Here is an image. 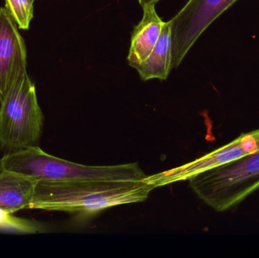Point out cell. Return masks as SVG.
<instances>
[{"label":"cell","instance_id":"5","mask_svg":"<svg viewBox=\"0 0 259 258\" xmlns=\"http://www.w3.org/2000/svg\"><path fill=\"white\" fill-rule=\"evenodd\" d=\"M237 0H189L170 20L172 69L178 68L205 30Z\"/></svg>","mask_w":259,"mask_h":258},{"label":"cell","instance_id":"6","mask_svg":"<svg viewBox=\"0 0 259 258\" xmlns=\"http://www.w3.org/2000/svg\"><path fill=\"white\" fill-rule=\"evenodd\" d=\"M259 151V129L243 133L232 142L202 157L169 171L146 176L143 181L154 188L188 180L192 176Z\"/></svg>","mask_w":259,"mask_h":258},{"label":"cell","instance_id":"1","mask_svg":"<svg viewBox=\"0 0 259 258\" xmlns=\"http://www.w3.org/2000/svg\"><path fill=\"white\" fill-rule=\"evenodd\" d=\"M154 189L143 180H39L30 209L88 218L109 208L143 202Z\"/></svg>","mask_w":259,"mask_h":258},{"label":"cell","instance_id":"2","mask_svg":"<svg viewBox=\"0 0 259 258\" xmlns=\"http://www.w3.org/2000/svg\"><path fill=\"white\" fill-rule=\"evenodd\" d=\"M0 170L18 173L36 181L74 180H143L146 176L138 163L112 166H89L47 154L39 146L6 153Z\"/></svg>","mask_w":259,"mask_h":258},{"label":"cell","instance_id":"7","mask_svg":"<svg viewBox=\"0 0 259 258\" xmlns=\"http://www.w3.org/2000/svg\"><path fill=\"white\" fill-rule=\"evenodd\" d=\"M16 23L0 8V101L27 67V50Z\"/></svg>","mask_w":259,"mask_h":258},{"label":"cell","instance_id":"3","mask_svg":"<svg viewBox=\"0 0 259 258\" xmlns=\"http://www.w3.org/2000/svg\"><path fill=\"white\" fill-rule=\"evenodd\" d=\"M198 197L218 212L238 206L259 189V151L189 179Z\"/></svg>","mask_w":259,"mask_h":258},{"label":"cell","instance_id":"12","mask_svg":"<svg viewBox=\"0 0 259 258\" xmlns=\"http://www.w3.org/2000/svg\"><path fill=\"white\" fill-rule=\"evenodd\" d=\"M0 228L13 229L24 233H35L37 231V226L26 220L20 219L12 216L0 209Z\"/></svg>","mask_w":259,"mask_h":258},{"label":"cell","instance_id":"8","mask_svg":"<svg viewBox=\"0 0 259 258\" xmlns=\"http://www.w3.org/2000/svg\"><path fill=\"white\" fill-rule=\"evenodd\" d=\"M143 16L133 30L127 60L130 66L137 68L152 53L161 34L164 21L155 10V4L142 6Z\"/></svg>","mask_w":259,"mask_h":258},{"label":"cell","instance_id":"11","mask_svg":"<svg viewBox=\"0 0 259 258\" xmlns=\"http://www.w3.org/2000/svg\"><path fill=\"white\" fill-rule=\"evenodd\" d=\"M6 9L20 29L29 28L33 15L31 0H6Z\"/></svg>","mask_w":259,"mask_h":258},{"label":"cell","instance_id":"9","mask_svg":"<svg viewBox=\"0 0 259 258\" xmlns=\"http://www.w3.org/2000/svg\"><path fill=\"white\" fill-rule=\"evenodd\" d=\"M36 183L31 177L0 170V209L12 215L30 209Z\"/></svg>","mask_w":259,"mask_h":258},{"label":"cell","instance_id":"10","mask_svg":"<svg viewBox=\"0 0 259 258\" xmlns=\"http://www.w3.org/2000/svg\"><path fill=\"white\" fill-rule=\"evenodd\" d=\"M171 28L170 21L163 24L161 34L150 56L136 70L143 81L167 80L172 70Z\"/></svg>","mask_w":259,"mask_h":258},{"label":"cell","instance_id":"4","mask_svg":"<svg viewBox=\"0 0 259 258\" xmlns=\"http://www.w3.org/2000/svg\"><path fill=\"white\" fill-rule=\"evenodd\" d=\"M0 104L2 151L6 154L37 145L44 116L27 71L21 73Z\"/></svg>","mask_w":259,"mask_h":258},{"label":"cell","instance_id":"13","mask_svg":"<svg viewBox=\"0 0 259 258\" xmlns=\"http://www.w3.org/2000/svg\"><path fill=\"white\" fill-rule=\"evenodd\" d=\"M31 1L33 2H33L35 1V0H31Z\"/></svg>","mask_w":259,"mask_h":258}]
</instances>
